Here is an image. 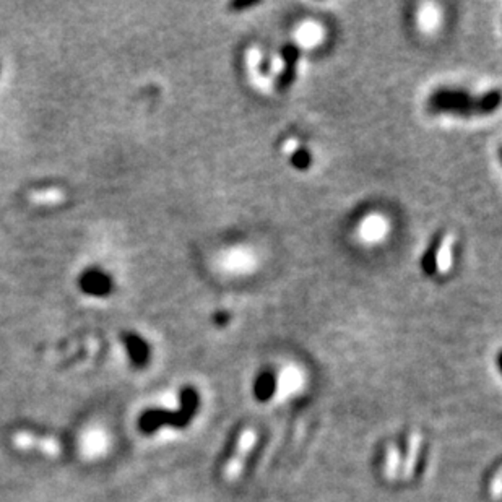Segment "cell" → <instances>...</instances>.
<instances>
[{
	"mask_svg": "<svg viewBox=\"0 0 502 502\" xmlns=\"http://www.w3.org/2000/svg\"><path fill=\"white\" fill-rule=\"evenodd\" d=\"M256 6H259V2H242V0H241V2H234V3H231V6H229V8H231V10L241 12V10H246V8H252V7H256Z\"/></svg>",
	"mask_w": 502,
	"mask_h": 502,
	"instance_id": "obj_10",
	"label": "cell"
},
{
	"mask_svg": "<svg viewBox=\"0 0 502 502\" xmlns=\"http://www.w3.org/2000/svg\"><path fill=\"white\" fill-rule=\"evenodd\" d=\"M501 104L499 90H492L481 97H473L465 90L441 88L436 90L428 99V108L434 112H452L458 116H475L491 114Z\"/></svg>",
	"mask_w": 502,
	"mask_h": 502,
	"instance_id": "obj_1",
	"label": "cell"
},
{
	"mask_svg": "<svg viewBox=\"0 0 502 502\" xmlns=\"http://www.w3.org/2000/svg\"><path fill=\"white\" fill-rule=\"evenodd\" d=\"M281 59H283V70L280 72L278 78L275 81V88L278 92L288 90L296 78V70H298V62L301 57V49L296 44H285L281 47Z\"/></svg>",
	"mask_w": 502,
	"mask_h": 502,
	"instance_id": "obj_5",
	"label": "cell"
},
{
	"mask_svg": "<svg viewBox=\"0 0 502 502\" xmlns=\"http://www.w3.org/2000/svg\"><path fill=\"white\" fill-rule=\"evenodd\" d=\"M229 320H231V315H229L226 310H219V312L213 315V322L217 324L218 327H224V325H228Z\"/></svg>",
	"mask_w": 502,
	"mask_h": 502,
	"instance_id": "obj_9",
	"label": "cell"
},
{
	"mask_svg": "<svg viewBox=\"0 0 502 502\" xmlns=\"http://www.w3.org/2000/svg\"><path fill=\"white\" fill-rule=\"evenodd\" d=\"M291 165H293L296 169L299 171H306L309 169L310 165H312V153H310L308 148H298L291 153L290 158Z\"/></svg>",
	"mask_w": 502,
	"mask_h": 502,
	"instance_id": "obj_8",
	"label": "cell"
},
{
	"mask_svg": "<svg viewBox=\"0 0 502 502\" xmlns=\"http://www.w3.org/2000/svg\"><path fill=\"white\" fill-rule=\"evenodd\" d=\"M76 285H78L80 291L85 296L97 299L109 298L114 293V290H116L114 276L99 265H90L87 269L81 270Z\"/></svg>",
	"mask_w": 502,
	"mask_h": 502,
	"instance_id": "obj_3",
	"label": "cell"
},
{
	"mask_svg": "<svg viewBox=\"0 0 502 502\" xmlns=\"http://www.w3.org/2000/svg\"><path fill=\"white\" fill-rule=\"evenodd\" d=\"M275 387H276V379H275L274 372H271V371L260 372V374L257 376L256 382H254L256 399L260 400V401L270 400L275 394Z\"/></svg>",
	"mask_w": 502,
	"mask_h": 502,
	"instance_id": "obj_7",
	"label": "cell"
},
{
	"mask_svg": "<svg viewBox=\"0 0 502 502\" xmlns=\"http://www.w3.org/2000/svg\"><path fill=\"white\" fill-rule=\"evenodd\" d=\"M442 244H444V231H437L433 236L431 241H429L426 251L423 252L419 265H421V271L426 276H434L437 274L439 252H441Z\"/></svg>",
	"mask_w": 502,
	"mask_h": 502,
	"instance_id": "obj_6",
	"label": "cell"
},
{
	"mask_svg": "<svg viewBox=\"0 0 502 502\" xmlns=\"http://www.w3.org/2000/svg\"><path fill=\"white\" fill-rule=\"evenodd\" d=\"M181 408L179 410H158L151 408L143 411L138 418V429L143 434H153L162 426H173V428H185L192 421L195 413L199 410V394L194 387H184L181 390Z\"/></svg>",
	"mask_w": 502,
	"mask_h": 502,
	"instance_id": "obj_2",
	"label": "cell"
},
{
	"mask_svg": "<svg viewBox=\"0 0 502 502\" xmlns=\"http://www.w3.org/2000/svg\"><path fill=\"white\" fill-rule=\"evenodd\" d=\"M121 340L133 367L142 369V367H145L148 362H150L151 358L150 345H148V342L142 337V335H138L135 332H124L121 335Z\"/></svg>",
	"mask_w": 502,
	"mask_h": 502,
	"instance_id": "obj_4",
	"label": "cell"
}]
</instances>
